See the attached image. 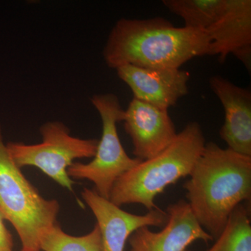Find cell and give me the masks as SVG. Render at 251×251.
<instances>
[{"instance_id":"obj_1","label":"cell","mask_w":251,"mask_h":251,"mask_svg":"<svg viewBox=\"0 0 251 251\" xmlns=\"http://www.w3.org/2000/svg\"><path fill=\"white\" fill-rule=\"evenodd\" d=\"M211 55L206 33L176 27L163 18H122L115 23L104 46L108 67L125 65L151 69H180L196 57Z\"/></svg>"},{"instance_id":"obj_2","label":"cell","mask_w":251,"mask_h":251,"mask_svg":"<svg viewBox=\"0 0 251 251\" xmlns=\"http://www.w3.org/2000/svg\"><path fill=\"white\" fill-rule=\"evenodd\" d=\"M184 184L195 219L214 239L239 204L251 199V156L205 144Z\"/></svg>"},{"instance_id":"obj_3","label":"cell","mask_w":251,"mask_h":251,"mask_svg":"<svg viewBox=\"0 0 251 251\" xmlns=\"http://www.w3.org/2000/svg\"><path fill=\"white\" fill-rule=\"evenodd\" d=\"M205 144L201 125L190 122L161 153L142 161L120 176L109 201L118 206L139 204L148 211L156 209V196L170 185L189 176Z\"/></svg>"},{"instance_id":"obj_4","label":"cell","mask_w":251,"mask_h":251,"mask_svg":"<svg viewBox=\"0 0 251 251\" xmlns=\"http://www.w3.org/2000/svg\"><path fill=\"white\" fill-rule=\"evenodd\" d=\"M59 210L58 202L43 198L16 164L0 123V215L17 232L21 251H40L41 238L57 223Z\"/></svg>"},{"instance_id":"obj_5","label":"cell","mask_w":251,"mask_h":251,"mask_svg":"<svg viewBox=\"0 0 251 251\" xmlns=\"http://www.w3.org/2000/svg\"><path fill=\"white\" fill-rule=\"evenodd\" d=\"M91 103L101 120V138L93 160L88 163H73L68 168V175L71 178L92 181L94 191L109 200L117 180L142 161L130 158L120 141L117 125L123 122L125 110L118 97L112 93L96 94L91 98Z\"/></svg>"},{"instance_id":"obj_6","label":"cell","mask_w":251,"mask_h":251,"mask_svg":"<svg viewBox=\"0 0 251 251\" xmlns=\"http://www.w3.org/2000/svg\"><path fill=\"white\" fill-rule=\"evenodd\" d=\"M40 133L42 142L39 144H6L11 156L20 168L36 167L72 191L74 181L68 175V168L77 158H93L99 140L72 136L66 125L58 121L46 122L41 126Z\"/></svg>"},{"instance_id":"obj_7","label":"cell","mask_w":251,"mask_h":251,"mask_svg":"<svg viewBox=\"0 0 251 251\" xmlns=\"http://www.w3.org/2000/svg\"><path fill=\"white\" fill-rule=\"evenodd\" d=\"M166 210L168 221L161 231L153 232L145 226L132 233L129 251H184L196 241L207 244L214 240L198 224L186 201L170 204Z\"/></svg>"},{"instance_id":"obj_8","label":"cell","mask_w":251,"mask_h":251,"mask_svg":"<svg viewBox=\"0 0 251 251\" xmlns=\"http://www.w3.org/2000/svg\"><path fill=\"white\" fill-rule=\"evenodd\" d=\"M84 201L93 212L101 235L102 251H125L128 238L145 226L162 227L168 221V214L159 207L137 215L124 211L94 190L85 188Z\"/></svg>"},{"instance_id":"obj_9","label":"cell","mask_w":251,"mask_h":251,"mask_svg":"<svg viewBox=\"0 0 251 251\" xmlns=\"http://www.w3.org/2000/svg\"><path fill=\"white\" fill-rule=\"evenodd\" d=\"M123 122L133 155L141 161L161 153L177 135L168 110L134 98L125 110Z\"/></svg>"},{"instance_id":"obj_10","label":"cell","mask_w":251,"mask_h":251,"mask_svg":"<svg viewBox=\"0 0 251 251\" xmlns=\"http://www.w3.org/2000/svg\"><path fill=\"white\" fill-rule=\"evenodd\" d=\"M117 75L129 87L134 99L168 110L188 93L189 73L181 69H151L125 65Z\"/></svg>"},{"instance_id":"obj_11","label":"cell","mask_w":251,"mask_h":251,"mask_svg":"<svg viewBox=\"0 0 251 251\" xmlns=\"http://www.w3.org/2000/svg\"><path fill=\"white\" fill-rule=\"evenodd\" d=\"M206 34L211 40V55L224 62L228 54H234L251 72V0H226L224 11Z\"/></svg>"},{"instance_id":"obj_12","label":"cell","mask_w":251,"mask_h":251,"mask_svg":"<svg viewBox=\"0 0 251 251\" xmlns=\"http://www.w3.org/2000/svg\"><path fill=\"white\" fill-rule=\"evenodd\" d=\"M209 85L225 110L220 130L221 139L229 150L251 156V93L221 75L209 79Z\"/></svg>"},{"instance_id":"obj_13","label":"cell","mask_w":251,"mask_h":251,"mask_svg":"<svg viewBox=\"0 0 251 251\" xmlns=\"http://www.w3.org/2000/svg\"><path fill=\"white\" fill-rule=\"evenodd\" d=\"M163 4L184 20V27L206 33L221 16L226 0H164Z\"/></svg>"},{"instance_id":"obj_14","label":"cell","mask_w":251,"mask_h":251,"mask_svg":"<svg viewBox=\"0 0 251 251\" xmlns=\"http://www.w3.org/2000/svg\"><path fill=\"white\" fill-rule=\"evenodd\" d=\"M250 206L244 203L237 206L222 233L207 251H251Z\"/></svg>"},{"instance_id":"obj_15","label":"cell","mask_w":251,"mask_h":251,"mask_svg":"<svg viewBox=\"0 0 251 251\" xmlns=\"http://www.w3.org/2000/svg\"><path fill=\"white\" fill-rule=\"evenodd\" d=\"M42 251H102L101 235L97 224L94 229L81 237L64 232L57 223L41 238Z\"/></svg>"},{"instance_id":"obj_16","label":"cell","mask_w":251,"mask_h":251,"mask_svg":"<svg viewBox=\"0 0 251 251\" xmlns=\"http://www.w3.org/2000/svg\"><path fill=\"white\" fill-rule=\"evenodd\" d=\"M4 219L0 215V251H13L14 243L9 231L5 227Z\"/></svg>"},{"instance_id":"obj_17","label":"cell","mask_w":251,"mask_h":251,"mask_svg":"<svg viewBox=\"0 0 251 251\" xmlns=\"http://www.w3.org/2000/svg\"><path fill=\"white\" fill-rule=\"evenodd\" d=\"M41 251V250H40V251Z\"/></svg>"}]
</instances>
